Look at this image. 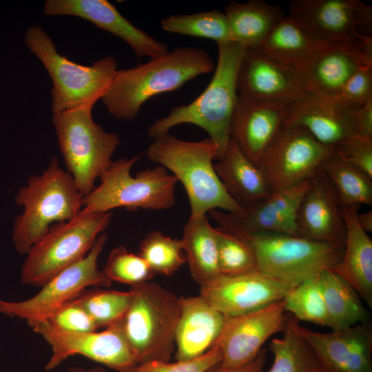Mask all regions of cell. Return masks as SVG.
<instances>
[{
  "instance_id": "f35d334b",
  "label": "cell",
  "mask_w": 372,
  "mask_h": 372,
  "mask_svg": "<svg viewBox=\"0 0 372 372\" xmlns=\"http://www.w3.org/2000/svg\"><path fill=\"white\" fill-rule=\"evenodd\" d=\"M102 272L111 282L127 284L131 288L149 282L155 275L142 257L123 246L112 250Z\"/></svg>"
},
{
  "instance_id": "44dd1931",
  "label": "cell",
  "mask_w": 372,
  "mask_h": 372,
  "mask_svg": "<svg viewBox=\"0 0 372 372\" xmlns=\"http://www.w3.org/2000/svg\"><path fill=\"white\" fill-rule=\"evenodd\" d=\"M43 13L49 16H74L87 20L127 43L138 59L142 56L154 59L168 52L166 44L131 23L106 0H47Z\"/></svg>"
},
{
  "instance_id": "7bdbcfd3",
  "label": "cell",
  "mask_w": 372,
  "mask_h": 372,
  "mask_svg": "<svg viewBox=\"0 0 372 372\" xmlns=\"http://www.w3.org/2000/svg\"><path fill=\"white\" fill-rule=\"evenodd\" d=\"M335 97L355 106L372 100V65L357 70L342 86Z\"/></svg>"
},
{
  "instance_id": "7dc6e473",
  "label": "cell",
  "mask_w": 372,
  "mask_h": 372,
  "mask_svg": "<svg viewBox=\"0 0 372 372\" xmlns=\"http://www.w3.org/2000/svg\"><path fill=\"white\" fill-rule=\"evenodd\" d=\"M64 372H106V371L103 367L100 366H93L90 368L72 366L68 368Z\"/></svg>"
},
{
  "instance_id": "4316f807",
  "label": "cell",
  "mask_w": 372,
  "mask_h": 372,
  "mask_svg": "<svg viewBox=\"0 0 372 372\" xmlns=\"http://www.w3.org/2000/svg\"><path fill=\"white\" fill-rule=\"evenodd\" d=\"M214 169L227 193L241 207L272 193L260 169L243 154L232 138Z\"/></svg>"
},
{
  "instance_id": "8fae6325",
  "label": "cell",
  "mask_w": 372,
  "mask_h": 372,
  "mask_svg": "<svg viewBox=\"0 0 372 372\" xmlns=\"http://www.w3.org/2000/svg\"><path fill=\"white\" fill-rule=\"evenodd\" d=\"M107 239L106 233L101 234L84 258L51 278L34 296L21 301L0 299V314L24 320L31 327L48 320L62 307L78 298L87 287H110L112 282L99 269L97 263Z\"/></svg>"
},
{
  "instance_id": "4dcf8cb0",
  "label": "cell",
  "mask_w": 372,
  "mask_h": 372,
  "mask_svg": "<svg viewBox=\"0 0 372 372\" xmlns=\"http://www.w3.org/2000/svg\"><path fill=\"white\" fill-rule=\"evenodd\" d=\"M323 43L296 21L285 16L255 48L286 65L293 66L317 46Z\"/></svg>"
},
{
  "instance_id": "b9f144b4",
  "label": "cell",
  "mask_w": 372,
  "mask_h": 372,
  "mask_svg": "<svg viewBox=\"0 0 372 372\" xmlns=\"http://www.w3.org/2000/svg\"><path fill=\"white\" fill-rule=\"evenodd\" d=\"M48 321L54 327L67 332L86 333L99 329L91 316L74 300L56 311Z\"/></svg>"
},
{
  "instance_id": "ab89813d",
  "label": "cell",
  "mask_w": 372,
  "mask_h": 372,
  "mask_svg": "<svg viewBox=\"0 0 372 372\" xmlns=\"http://www.w3.org/2000/svg\"><path fill=\"white\" fill-rule=\"evenodd\" d=\"M221 360V349L216 347L191 360L175 362L152 361L137 364L129 372H205Z\"/></svg>"
},
{
  "instance_id": "cb8c5ba5",
  "label": "cell",
  "mask_w": 372,
  "mask_h": 372,
  "mask_svg": "<svg viewBox=\"0 0 372 372\" xmlns=\"http://www.w3.org/2000/svg\"><path fill=\"white\" fill-rule=\"evenodd\" d=\"M356 107L337 97L309 93L289 105L283 124L301 125L320 143L335 146L355 134Z\"/></svg>"
},
{
  "instance_id": "7c38bea8",
  "label": "cell",
  "mask_w": 372,
  "mask_h": 372,
  "mask_svg": "<svg viewBox=\"0 0 372 372\" xmlns=\"http://www.w3.org/2000/svg\"><path fill=\"white\" fill-rule=\"evenodd\" d=\"M334 152L304 127L282 124L257 166L273 192L309 180Z\"/></svg>"
},
{
  "instance_id": "3957f363",
  "label": "cell",
  "mask_w": 372,
  "mask_h": 372,
  "mask_svg": "<svg viewBox=\"0 0 372 372\" xmlns=\"http://www.w3.org/2000/svg\"><path fill=\"white\" fill-rule=\"evenodd\" d=\"M146 155L172 172L184 187L190 205V216L207 214L211 209L237 211L241 207L227 193L213 161L218 151L209 138L189 141L169 132L154 138Z\"/></svg>"
},
{
  "instance_id": "f1b7e54d",
  "label": "cell",
  "mask_w": 372,
  "mask_h": 372,
  "mask_svg": "<svg viewBox=\"0 0 372 372\" xmlns=\"http://www.w3.org/2000/svg\"><path fill=\"white\" fill-rule=\"evenodd\" d=\"M231 41L246 48H257L272 28L285 15L280 6L261 0L231 1L225 12Z\"/></svg>"
},
{
  "instance_id": "d4e9b609",
  "label": "cell",
  "mask_w": 372,
  "mask_h": 372,
  "mask_svg": "<svg viewBox=\"0 0 372 372\" xmlns=\"http://www.w3.org/2000/svg\"><path fill=\"white\" fill-rule=\"evenodd\" d=\"M180 315L175 333L176 360H187L209 351L226 317L200 294L179 297Z\"/></svg>"
},
{
  "instance_id": "603a6c76",
  "label": "cell",
  "mask_w": 372,
  "mask_h": 372,
  "mask_svg": "<svg viewBox=\"0 0 372 372\" xmlns=\"http://www.w3.org/2000/svg\"><path fill=\"white\" fill-rule=\"evenodd\" d=\"M289 105L265 102L238 93L230 124V136L256 166L287 114Z\"/></svg>"
},
{
  "instance_id": "f546056e",
  "label": "cell",
  "mask_w": 372,
  "mask_h": 372,
  "mask_svg": "<svg viewBox=\"0 0 372 372\" xmlns=\"http://www.w3.org/2000/svg\"><path fill=\"white\" fill-rule=\"evenodd\" d=\"M328 319L333 331H340L371 320L356 290L331 269L320 273Z\"/></svg>"
},
{
  "instance_id": "d6986e66",
  "label": "cell",
  "mask_w": 372,
  "mask_h": 372,
  "mask_svg": "<svg viewBox=\"0 0 372 372\" xmlns=\"http://www.w3.org/2000/svg\"><path fill=\"white\" fill-rule=\"evenodd\" d=\"M289 286L258 271L220 275L200 285V295L226 318L255 311L282 300Z\"/></svg>"
},
{
  "instance_id": "e575fe53",
  "label": "cell",
  "mask_w": 372,
  "mask_h": 372,
  "mask_svg": "<svg viewBox=\"0 0 372 372\" xmlns=\"http://www.w3.org/2000/svg\"><path fill=\"white\" fill-rule=\"evenodd\" d=\"M320 275L291 287L283 298L285 310L286 313L292 314L297 320L328 327Z\"/></svg>"
},
{
  "instance_id": "836d02e7",
  "label": "cell",
  "mask_w": 372,
  "mask_h": 372,
  "mask_svg": "<svg viewBox=\"0 0 372 372\" xmlns=\"http://www.w3.org/2000/svg\"><path fill=\"white\" fill-rule=\"evenodd\" d=\"M161 27L169 33L209 39L217 43L231 41L227 17L217 10L172 14L161 20Z\"/></svg>"
},
{
  "instance_id": "9c48e42d",
  "label": "cell",
  "mask_w": 372,
  "mask_h": 372,
  "mask_svg": "<svg viewBox=\"0 0 372 372\" xmlns=\"http://www.w3.org/2000/svg\"><path fill=\"white\" fill-rule=\"evenodd\" d=\"M240 237L251 247L257 271L291 288L332 269L344 252V247L294 235L258 234Z\"/></svg>"
},
{
  "instance_id": "8d00e7d4",
  "label": "cell",
  "mask_w": 372,
  "mask_h": 372,
  "mask_svg": "<svg viewBox=\"0 0 372 372\" xmlns=\"http://www.w3.org/2000/svg\"><path fill=\"white\" fill-rule=\"evenodd\" d=\"M134 291L96 289L83 292L76 301L91 316L99 329L120 321L127 312Z\"/></svg>"
},
{
  "instance_id": "60d3db41",
  "label": "cell",
  "mask_w": 372,
  "mask_h": 372,
  "mask_svg": "<svg viewBox=\"0 0 372 372\" xmlns=\"http://www.w3.org/2000/svg\"><path fill=\"white\" fill-rule=\"evenodd\" d=\"M335 151L372 178V136L353 134L337 144Z\"/></svg>"
},
{
  "instance_id": "ac0fdd59",
  "label": "cell",
  "mask_w": 372,
  "mask_h": 372,
  "mask_svg": "<svg viewBox=\"0 0 372 372\" xmlns=\"http://www.w3.org/2000/svg\"><path fill=\"white\" fill-rule=\"evenodd\" d=\"M238 93L258 101L289 105L310 92L291 65L257 48H246L237 76Z\"/></svg>"
},
{
  "instance_id": "e0dca14e",
  "label": "cell",
  "mask_w": 372,
  "mask_h": 372,
  "mask_svg": "<svg viewBox=\"0 0 372 372\" xmlns=\"http://www.w3.org/2000/svg\"><path fill=\"white\" fill-rule=\"evenodd\" d=\"M283 299L246 314L226 318L213 343L222 351L220 364L226 369L240 367L255 358L264 343L287 324Z\"/></svg>"
},
{
  "instance_id": "1f68e13d",
  "label": "cell",
  "mask_w": 372,
  "mask_h": 372,
  "mask_svg": "<svg viewBox=\"0 0 372 372\" xmlns=\"http://www.w3.org/2000/svg\"><path fill=\"white\" fill-rule=\"evenodd\" d=\"M293 320L287 316L282 336L271 340L269 349L273 362L265 372H323L312 349L295 329Z\"/></svg>"
},
{
  "instance_id": "8992f818",
  "label": "cell",
  "mask_w": 372,
  "mask_h": 372,
  "mask_svg": "<svg viewBox=\"0 0 372 372\" xmlns=\"http://www.w3.org/2000/svg\"><path fill=\"white\" fill-rule=\"evenodd\" d=\"M139 158L136 155L112 161L100 176L99 185L83 196L80 213H104L118 207L129 210L172 207L177 178L161 165L144 169L132 176V167Z\"/></svg>"
},
{
  "instance_id": "52a82bcc",
  "label": "cell",
  "mask_w": 372,
  "mask_h": 372,
  "mask_svg": "<svg viewBox=\"0 0 372 372\" xmlns=\"http://www.w3.org/2000/svg\"><path fill=\"white\" fill-rule=\"evenodd\" d=\"M131 289L133 299L121 322L137 364L169 362L175 350L179 297L149 281Z\"/></svg>"
},
{
  "instance_id": "83f0119b",
  "label": "cell",
  "mask_w": 372,
  "mask_h": 372,
  "mask_svg": "<svg viewBox=\"0 0 372 372\" xmlns=\"http://www.w3.org/2000/svg\"><path fill=\"white\" fill-rule=\"evenodd\" d=\"M181 240L195 282L202 285L221 275L216 227L209 223L207 214L190 216L183 227Z\"/></svg>"
},
{
  "instance_id": "2e32d148",
  "label": "cell",
  "mask_w": 372,
  "mask_h": 372,
  "mask_svg": "<svg viewBox=\"0 0 372 372\" xmlns=\"http://www.w3.org/2000/svg\"><path fill=\"white\" fill-rule=\"evenodd\" d=\"M289 17L322 43L360 39L371 30L372 8L359 0H293Z\"/></svg>"
},
{
  "instance_id": "30bf717a",
  "label": "cell",
  "mask_w": 372,
  "mask_h": 372,
  "mask_svg": "<svg viewBox=\"0 0 372 372\" xmlns=\"http://www.w3.org/2000/svg\"><path fill=\"white\" fill-rule=\"evenodd\" d=\"M111 211L81 214L53 224L26 254L21 271L25 285L42 287L59 272L84 258L109 225Z\"/></svg>"
},
{
  "instance_id": "5bb4252c",
  "label": "cell",
  "mask_w": 372,
  "mask_h": 372,
  "mask_svg": "<svg viewBox=\"0 0 372 372\" xmlns=\"http://www.w3.org/2000/svg\"><path fill=\"white\" fill-rule=\"evenodd\" d=\"M372 65L371 34L353 41L323 43L293 65L309 92L335 97L360 68Z\"/></svg>"
},
{
  "instance_id": "ee69618b",
  "label": "cell",
  "mask_w": 372,
  "mask_h": 372,
  "mask_svg": "<svg viewBox=\"0 0 372 372\" xmlns=\"http://www.w3.org/2000/svg\"><path fill=\"white\" fill-rule=\"evenodd\" d=\"M353 121L355 134L372 136V100L355 108Z\"/></svg>"
},
{
  "instance_id": "484cf974",
  "label": "cell",
  "mask_w": 372,
  "mask_h": 372,
  "mask_svg": "<svg viewBox=\"0 0 372 372\" xmlns=\"http://www.w3.org/2000/svg\"><path fill=\"white\" fill-rule=\"evenodd\" d=\"M358 205H342L346 239L342 257L331 270L347 280L372 308V240L359 225Z\"/></svg>"
},
{
  "instance_id": "ffe728a7",
  "label": "cell",
  "mask_w": 372,
  "mask_h": 372,
  "mask_svg": "<svg viewBox=\"0 0 372 372\" xmlns=\"http://www.w3.org/2000/svg\"><path fill=\"white\" fill-rule=\"evenodd\" d=\"M294 318V317H293ZM293 325L318 358L323 372H372V320L331 333Z\"/></svg>"
},
{
  "instance_id": "bcb514c9",
  "label": "cell",
  "mask_w": 372,
  "mask_h": 372,
  "mask_svg": "<svg viewBox=\"0 0 372 372\" xmlns=\"http://www.w3.org/2000/svg\"><path fill=\"white\" fill-rule=\"evenodd\" d=\"M358 222L360 227L366 233L372 231V211L358 214Z\"/></svg>"
},
{
  "instance_id": "4fadbf2b",
  "label": "cell",
  "mask_w": 372,
  "mask_h": 372,
  "mask_svg": "<svg viewBox=\"0 0 372 372\" xmlns=\"http://www.w3.org/2000/svg\"><path fill=\"white\" fill-rule=\"evenodd\" d=\"M121 320L102 331L86 333L61 331L48 320L34 324L32 330L43 337L52 350L45 370L54 369L70 356L81 355L117 371L129 372L138 364Z\"/></svg>"
},
{
  "instance_id": "9a60e30c",
  "label": "cell",
  "mask_w": 372,
  "mask_h": 372,
  "mask_svg": "<svg viewBox=\"0 0 372 372\" xmlns=\"http://www.w3.org/2000/svg\"><path fill=\"white\" fill-rule=\"evenodd\" d=\"M309 182L273 192L265 199L237 211L211 209L208 214L217 228L238 236L258 234L297 236L296 215Z\"/></svg>"
},
{
  "instance_id": "74e56055",
  "label": "cell",
  "mask_w": 372,
  "mask_h": 372,
  "mask_svg": "<svg viewBox=\"0 0 372 372\" xmlns=\"http://www.w3.org/2000/svg\"><path fill=\"white\" fill-rule=\"evenodd\" d=\"M216 232L221 275L237 276L257 271L254 254L242 238L217 227Z\"/></svg>"
},
{
  "instance_id": "277c9868",
  "label": "cell",
  "mask_w": 372,
  "mask_h": 372,
  "mask_svg": "<svg viewBox=\"0 0 372 372\" xmlns=\"http://www.w3.org/2000/svg\"><path fill=\"white\" fill-rule=\"evenodd\" d=\"M83 198L71 174L52 157L43 173L30 176L15 195V203L23 209L12 227L17 251L26 255L53 224L76 218L82 209Z\"/></svg>"
},
{
  "instance_id": "d590c367",
  "label": "cell",
  "mask_w": 372,
  "mask_h": 372,
  "mask_svg": "<svg viewBox=\"0 0 372 372\" xmlns=\"http://www.w3.org/2000/svg\"><path fill=\"white\" fill-rule=\"evenodd\" d=\"M138 255L154 273L169 276L186 262L181 239L167 236L158 230L150 231L140 245Z\"/></svg>"
},
{
  "instance_id": "f6af8a7d",
  "label": "cell",
  "mask_w": 372,
  "mask_h": 372,
  "mask_svg": "<svg viewBox=\"0 0 372 372\" xmlns=\"http://www.w3.org/2000/svg\"><path fill=\"white\" fill-rule=\"evenodd\" d=\"M267 349L262 348L258 355L247 364L236 369H226L220 362L209 368L205 372H265Z\"/></svg>"
},
{
  "instance_id": "d6a6232c",
  "label": "cell",
  "mask_w": 372,
  "mask_h": 372,
  "mask_svg": "<svg viewBox=\"0 0 372 372\" xmlns=\"http://www.w3.org/2000/svg\"><path fill=\"white\" fill-rule=\"evenodd\" d=\"M342 205H372V178L335 152L321 165Z\"/></svg>"
},
{
  "instance_id": "6da1fadb",
  "label": "cell",
  "mask_w": 372,
  "mask_h": 372,
  "mask_svg": "<svg viewBox=\"0 0 372 372\" xmlns=\"http://www.w3.org/2000/svg\"><path fill=\"white\" fill-rule=\"evenodd\" d=\"M214 68L212 58L203 49L178 47L145 63L117 69L101 100L115 119L133 120L149 99L174 91Z\"/></svg>"
},
{
  "instance_id": "7402d4cb",
  "label": "cell",
  "mask_w": 372,
  "mask_h": 372,
  "mask_svg": "<svg viewBox=\"0 0 372 372\" xmlns=\"http://www.w3.org/2000/svg\"><path fill=\"white\" fill-rule=\"evenodd\" d=\"M296 225L298 236L344 247L346 227L342 205L320 170L309 179L296 212Z\"/></svg>"
},
{
  "instance_id": "5b68a950",
  "label": "cell",
  "mask_w": 372,
  "mask_h": 372,
  "mask_svg": "<svg viewBox=\"0 0 372 372\" xmlns=\"http://www.w3.org/2000/svg\"><path fill=\"white\" fill-rule=\"evenodd\" d=\"M24 41L52 79L53 114L85 105L93 107L105 94L117 70L116 61L111 56H104L91 65L70 61L59 53L54 41L38 25L27 29Z\"/></svg>"
},
{
  "instance_id": "7a4b0ae2",
  "label": "cell",
  "mask_w": 372,
  "mask_h": 372,
  "mask_svg": "<svg viewBox=\"0 0 372 372\" xmlns=\"http://www.w3.org/2000/svg\"><path fill=\"white\" fill-rule=\"evenodd\" d=\"M217 45V63L205 90L190 103L176 106L167 116L153 122L147 128V134L154 139L178 125H197L216 145L219 160L231 139V119L238 96V72L246 48L234 41Z\"/></svg>"
},
{
  "instance_id": "ba28073f",
  "label": "cell",
  "mask_w": 372,
  "mask_h": 372,
  "mask_svg": "<svg viewBox=\"0 0 372 372\" xmlns=\"http://www.w3.org/2000/svg\"><path fill=\"white\" fill-rule=\"evenodd\" d=\"M92 106L54 113L52 121L68 172L83 196L111 165L121 143L116 133L106 132L92 118Z\"/></svg>"
}]
</instances>
